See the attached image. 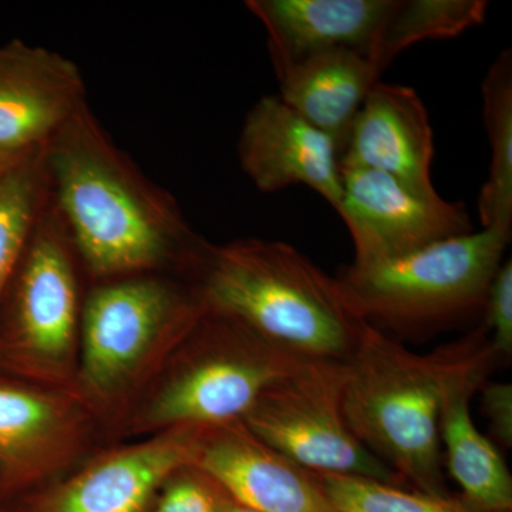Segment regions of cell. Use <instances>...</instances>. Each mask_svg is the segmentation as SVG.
<instances>
[{
	"instance_id": "cell-1",
	"label": "cell",
	"mask_w": 512,
	"mask_h": 512,
	"mask_svg": "<svg viewBox=\"0 0 512 512\" xmlns=\"http://www.w3.org/2000/svg\"><path fill=\"white\" fill-rule=\"evenodd\" d=\"M50 201L84 274L97 282L163 274L184 279L204 239L170 192L109 136L89 104L43 151Z\"/></svg>"
},
{
	"instance_id": "cell-2",
	"label": "cell",
	"mask_w": 512,
	"mask_h": 512,
	"mask_svg": "<svg viewBox=\"0 0 512 512\" xmlns=\"http://www.w3.org/2000/svg\"><path fill=\"white\" fill-rule=\"evenodd\" d=\"M183 281L205 311L302 359L346 360L355 348L362 320L336 279L285 242H205Z\"/></svg>"
},
{
	"instance_id": "cell-3",
	"label": "cell",
	"mask_w": 512,
	"mask_h": 512,
	"mask_svg": "<svg viewBox=\"0 0 512 512\" xmlns=\"http://www.w3.org/2000/svg\"><path fill=\"white\" fill-rule=\"evenodd\" d=\"M467 338L419 355L362 322L348 367L343 413L357 440L414 490L447 497L440 440L444 386Z\"/></svg>"
},
{
	"instance_id": "cell-4",
	"label": "cell",
	"mask_w": 512,
	"mask_h": 512,
	"mask_svg": "<svg viewBox=\"0 0 512 512\" xmlns=\"http://www.w3.org/2000/svg\"><path fill=\"white\" fill-rule=\"evenodd\" d=\"M173 275L97 282L84 295L74 392L116 437L131 407L204 315Z\"/></svg>"
},
{
	"instance_id": "cell-5",
	"label": "cell",
	"mask_w": 512,
	"mask_h": 512,
	"mask_svg": "<svg viewBox=\"0 0 512 512\" xmlns=\"http://www.w3.org/2000/svg\"><path fill=\"white\" fill-rule=\"evenodd\" d=\"M303 360L241 323L205 311L131 407L117 436L143 439L238 423Z\"/></svg>"
},
{
	"instance_id": "cell-6",
	"label": "cell",
	"mask_w": 512,
	"mask_h": 512,
	"mask_svg": "<svg viewBox=\"0 0 512 512\" xmlns=\"http://www.w3.org/2000/svg\"><path fill=\"white\" fill-rule=\"evenodd\" d=\"M511 232L483 228L393 261L350 265L336 279L357 319L392 332H424L484 312Z\"/></svg>"
},
{
	"instance_id": "cell-7",
	"label": "cell",
	"mask_w": 512,
	"mask_h": 512,
	"mask_svg": "<svg viewBox=\"0 0 512 512\" xmlns=\"http://www.w3.org/2000/svg\"><path fill=\"white\" fill-rule=\"evenodd\" d=\"M82 274L72 242L49 200L0 302V372L74 392Z\"/></svg>"
},
{
	"instance_id": "cell-8",
	"label": "cell",
	"mask_w": 512,
	"mask_h": 512,
	"mask_svg": "<svg viewBox=\"0 0 512 512\" xmlns=\"http://www.w3.org/2000/svg\"><path fill=\"white\" fill-rule=\"evenodd\" d=\"M346 379L345 360H303L259 396L242 423L313 473L403 485L349 429L343 413Z\"/></svg>"
},
{
	"instance_id": "cell-9",
	"label": "cell",
	"mask_w": 512,
	"mask_h": 512,
	"mask_svg": "<svg viewBox=\"0 0 512 512\" xmlns=\"http://www.w3.org/2000/svg\"><path fill=\"white\" fill-rule=\"evenodd\" d=\"M106 434L73 390L0 372V490L8 503L66 476Z\"/></svg>"
},
{
	"instance_id": "cell-10",
	"label": "cell",
	"mask_w": 512,
	"mask_h": 512,
	"mask_svg": "<svg viewBox=\"0 0 512 512\" xmlns=\"http://www.w3.org/2000/svg\"><path fill=\"white\" fill-rule=\"evenodd\" d=\"M204 429H178L97 450L66 476L18 498L16 512H153L167 478L194 464Z\"/></svg>"
},
{
	"instance_id": "cell-11",
	"label": "cell",
	"mask_w": 512,
	"mask_h": 512,
	"mask_svg": "<svg viewBox=\"0 0 512 512\" xmlns=\"http://www.w3.org/2000/svg\"><path fill=\"white\" fill-rule=\"evenodd\" d=\"M339 217L355 247V262L365 266L393 261L444 239L471 231L463 204L424 195L379 171L340 167Z\"/></svg>"
},
{
	"instance_id": "cell-12",
	"label": "cell",
	"mask_w": 512,
	"mask_h": 512,
	"mask_svg": "<svg viewBox=\"0 0 512 512\" xmlns=\"http://www.w3.org/2000/svg\"><path fill=\"white\" fill-rule=\"evenodd\" d=\"M84 104L73 60L20 40L0 46V151L39 153Z\"/></svg>"
},
{
	"instance_id": "cell-13",
	"label": "cell",
	"mask_w": 512,
	"mask_h": 512,
	"mask_svg": "<svg viewBox=\"0 0 512 512\" xmlns=\"http://www.w3.org/2000/svg\"><path fill=\"white\" fill-rule=\"evenodd\" d=\"M238 157L242 171L259 191L305 185L338 210L343 194L338 146L279 96L262 97L248 111Z\"/></svg>"
},
{
	"instance_id": "cell-14",
	"label": "cell",
	"mask_w": 512,
	"mask_h": 512,
	"mask_svg": "<svg viewBox=\"0 0 512 512\" xmlns=\"http://www.w3.org/2000/svg\"><path fill=\"white\" fill-rule=\"evenodd\" d=\"M500 360L487 326L468 335L466 352L444 386L440 440L450 476L460 485L461 500L478 512L512 511V477L503 456L484 436L473 417L471 400Z\"/></svg>"
},
{
	"instance_id": "cell-15",
	"label": "cell",
	"mask_w": 512,
	"mask_h": 512,
	"mask_svg": "<svg viewBox=\"0 0 512 512\" xmlns=\"http://www.w3.org/2000/svg\"><path fill=\"white\" fill-rule=\"evenodd\" d=\"M194 464L254 510L340 512L316 473L259 440L242 421L202 430Z\"/></svg>"
},
{
	"instance_id": "cell-16",
	"label": "cell",
	"mask_w": 512,
	"mask_h": 512,
	"mask_svg": "<svg viewBox=\"0 0 512 512\" xmlns=\"http://www.w3.org/2000/svg\"><path fill=\"white\" fill-rule=\"evenodd\" d=\"M433 130L412 87L379 82L366 97L340 153V167L379 171L424 195L431 181Z\"/></svg>"
},
{
	"instance_id": "cell-17",
	"label": "cell",
	"mask_w": 512,
	"mask_h": 512,
	"mask_svg": "<svg viewBox=\"0 0 512 512\" xmlns=\"http://www.w3.org/2000/svg\"><path fill=\"white\" fill-rule=\"evenodd\" d=\"M397 0H248L265 28L276 76L313 56L348 49L369 53Z\"/></svg>"
},
{
	"instance_id": "cell-18",
	"label": "cell",
	"mask_w": 512,
	"mask_h": 512,
	"mask_svg": "<svg viewBox=\"0 0 512 512\" xmlns=\"http://www.w3.org/2000/svg\"><path fill=\"white\" fill-rule=\"evenodd\" d=\"M380 77L382 73L362 53L332 50L279 74V99L328 134L342 153L350 127Z\"/></svg>"
},
{
	"instance_id": "cell-19",
	"label": "cell",
	"mask_w": 512,
	"mask_h": 512,
	"mask_svg": "<svg viewBox=\"0 0 512 512\" xmlns=\"http://www.w3.org/2000/svg\"><path fill=\"white\" fill-rule=\"evenodd\" d=\"M483 114L491 148L490 173L478 198L483 228L512 231V53L504 50L483 82Z\"/></svg>"
},
{
	"instance_id": "cell-20",
	"label": "cell",
	"mask_w": 512,
	"mask_h": 512,
	"mask_svg": "<svg viewBox=\"0 0 512 512\" xmlns=\"http://www.w3.org/2000/svg\"><path fill=\"white\" fill-rule=\"evenodd\" d=\"M487 9L485 0H397L369 60L383 73L407 47L483 25Z\"/></svg>"
},
{
	"instance_id": "cell-21",
	"label": "cell",
	"mask_w": 512,
	"mask_h": 512,
	"mask_svg": "<svg viewBox=\"0 0 512 512\" xmlns=\"http://www.w3.org/2000/svg\"><path fill=\"white\" fill-rule=\"evenodd\" d=\"M43 148L0 178V302L49 204Z\"/></svg>"
},
{
	"instance_id": "cell-22",
	"label": "cell",
	"mask_w": 512,
	"mask_h": 512,
	"mask_svg": "<svg viewBox=\"0 0 512 512\" xmlns=\"http://www.w3.org/2000/svg\"><path fill=\"white\" fill-rule=\"evenodd\" d=\"M316 476L340 512H478L451 495L439 497L365 477Z\"/></svg>"
},
{
	"instance_id": "cell-23",
	"label": "cell",
	"mask_w": 512,
	"mask_h": 512,
	"mask_svg": "<svg viewBox=\"0 0 512 512\" xmlns=\"http://www.w3.org/2000/svg\"><path fill=\"white\" fill-rule=\"evenodd\" d=\"M228 497L210 474L188 464L167 478L153 512H218Z\"/></svg>"
},
{
	"instance_id": "cell-24",
	"label": "cell",
	"mask_w": 512,
	"mask_h": 512,
	"mask_svg": "<svg viewBox=\"0 0 512 512\" xmlns=\"http://www.w3.org/2000/svg\"><path fill=\"white\" fill-rule=\"evenodd\" d=\"M485 322L488 339L501 359L512 355V261L503 262L488 291L485 303Z\"/></svg>"
},
{
	"instance_id": "cell-25",
	"label": "cell",
	"mask_w": 512,
	"mask_h": 512,
	"mask_svg": "<svg viewBox=\"0 0 512 512\" xmlns=\"http://www.w3.org/2000/svg\"><path fill=\"white\" fill-rule=\"evenodd\" d=\"M483 412L494 440L505 450L512 447V384L490 382L480 387Z\"/></svg>"
},
{
	"instance_id": "cell-26",
	"label": "cell",
	"mask_w": 512,
	"mask_h": 512,
	"mask_svg": "<svg viewBox=\"0 0 512 512\" xmlns=\"http://www.w3.org/2000/svg\"><path fill=\"white\" fill-rule=\"evenodd\" d=\"M32 156L33 154H29V156H22V154H12L5 153V151H0V178H2L3 175L8 174L9 171H12L13 168L18 167L19 164H22L23 161L28 160V158Z\"/></svg>"
},
{
	"instance_id": "cell-27",
	"label": "cell",
	"mask_w": 512,
	"mask_h": 512,
	"mask_svg": "<svg viewBox=\"0 0 512 512\" xmlns=\"http://www.w3.org/2000/svg\"><path fill=\"white\" fill-rule=\"evenodd\" d=\"M218 512H261L258 510H254V508L247 507V505L238 503V501L232 500L231 497H228L227 500L222 503L220 510Z\"/></svg>"
},
{
	"instance_id": "cell-28",
	"label": "cell",
	"mask_w": 512,
	"mask_h": 512,
	"mask_svg": "<svg viewBox=\"0 0 512 512\" xmlns=\"http://www.w3.org/2000/svg\"><path fill=\"white\" fill-rule=\"evenodd\" d=\"M0 512H9V503L3 497L2 490H0Z\"/></svg>"
}]
</instances>
